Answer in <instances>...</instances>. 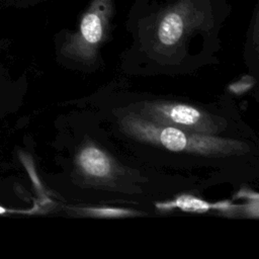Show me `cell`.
I'll return each instance as SVG.
<instances>
[{"label":"cell","instance_id":"277c9868","mask_svg":"<svg viewBox=\"0 0 259 259\" xmlns=\"http://www.w3.org/2000/svg\"><path fill=\"white\" fill-rule=\"evenodd\" d=\"M204 23L205 14L193 0H180L158 18L155 26V47L161 52H170Z\"/></svg>","mask_w":259,"mask_h":259},{"label":"cell","instance_id":"8992f818","mask_svg":"<svg viewBox=\"0 0 259 259\" xmlns=\"http://www.w3.org/2000/svg\"><path fill=\"white\" fill-rule=\"evenodd\" d=\"M161 208L170 209V208H180L184 211H193V212H204L209 209H219L223 211H230L232 208H237L238 206L232 205L230 202H219V203H208L202 199L191 195H181L176 198L174 201L166 202L161 205H158Z\"/></svg>","mask_w":259,"mask_h":259},{"label":"cell","instance_id":"7a4b0ae2","mask_svg":"<svg viewBox=\"0 0 259 259\" xmlns=\"http://www.w3.org/2000/svg\"><path fill=\"white\" fill-rule=\"evenodd\" d=\"M113 14L114 0H91L81 16L78 29L64 42L63 54L83 62L94 60L106 38Z\"/></svg>","mask_w":259,"mask_h":259},{"label":"cell","instance_id":"5b68a950","mask_svg":"<svg viewBox=\"0 0 259 259\" xmlns=\"http://www.w3.org/2000/svg\"><path fill=\"white\" fill-rule=\"evenodd\" d=\"M76 164L83 176L94 181L110 179L115 172L111 158L102 149L91 143L84 145L79 150Z\"/></svg>","mask_w":259,"mask_h":259},{"label":"cell","instance_id":"ba28073f","mask_svg":"<svg viewBox=\"0 0 259 259\" xmlns=\"http://www.w3.org/2000/svg\"><path fill=\"white\" fill-rule=\"evenodd\" d=\"M3 212H5V209L0 206V213H3Z\"/></svg>","mask_w":259,"mask_h":259},{"label":"cell","instance_id":"6da1fadb","mask_svg":"<svg viewBox=\"0 0 259 259\" xmlns=\"http://www.w3.org/2000/svg\"><path fill=\"white\" fill-rule=\"evenodd\" d=\"M119 124L122 131L132 138L172 152L226 157L243 153L247 149L243 143L236 140L162 125L147 120L136 112L123 115L119 119Z\"/></svg>","mask_w":259,"mask_h":259},{"label":"cell","instance_id":"52a82bcc","mask_svg":"<svg viewBox=\"0 0 259 259\" xmlns=\"http://www.w3.org/2000/svg\"><path fill=\"white\" fill-rule=\"evenodd\" d=\"M80 211L82 213L98 217V218H124L136 215L137 212L131 209L123 208H114V207H89V208H81Z\"/></svg>","mask_w":259,"mask_h":259},{"label":"cell","instance_id":"3957f363","mask_svg":"<svg viewBox=\"0 0 259 259\" xmlns=\"http://www.w3.org/2000/svg\"><path fill=\"white\" fill-rule=\"evenodd\" d=\"M138 114L162 125L205 135L218 134L224 121L194 105L167 101L144 102L139 106Z\"/></svg>","mask_w":259,"mask_h":259}]
</instances>
